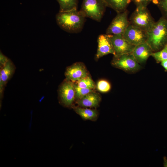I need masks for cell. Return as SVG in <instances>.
Returning <instances> with one entry per match:
<instances>
[{
    "label": "cell",
    "instance_id": "1",
    "mask_svg": "<svg viewBox=\"0 0 167 167\" xmlns=\"http://www.w3.org/2000/svg\"><path fill=\"white\" fill-rule=\"evenodd\" d=\"M86 17L77 10L59 11L56 15L57 23L60 28L70 33H78L82 30Z\"/></svg>",
    "mask_w": 167,
    "mask_h": 167
},
{
    "label": "cell",
    "instance_id": "2",
    "mask_svg": "<svg viewBox=\"0 0 167 167\" xmlns=\"http://www.w3.org/2000/svg\"><path fill=\"white\" fill-rule=\"evenodd\" d=\"M147 33L146 43L152 51L162 49L167 43V19L162 16Z\"/></svg>",
    "mask_w": 167,
    "mask_h": 167
},
{
    "label": "cell",
    "instance_id": "3",
    "mask_svg": "<svg viewBox=\"0 0 167 167\" xmlns=\"http://www.w3.org/2000/svg\"><path fill=\"white\" fill-rule=\"evenodd\" d=\"M107 7L105 0H83L80 11L86 18L100 22Z\"/></svg>",
    "mask_w": 167,
    "mask_h": 167
},
{
    "label": "cell",
    "instance_id": "4",
    "mask_svg": "<svg viewBox=\"0 0 167 167\" xmlns=\"http://www.w3.org/2000/svg\"><path fill=\"white\" fill-rule=\"evenodd\" d=\"M130 24L147 32L155 22L147 7L137 6L130 19Z\"/></svg>",
    "mask_w": 167,
    "mask_h": 167
},
{
    "label": "cell",
    "instance_id": "5",
    "mask_svg": "<svg viewBox=\"0 0 167 167\" xmlns=\"http://www.w3.org/2000/svg\"><path fill=\"white\" fill-rule=\"evenodd\" d=\"M132 53L114 56L111 61L114 67L128 72H134L140 68V66Z\"/></svg>",
    "mask_w": 167,
    "mask_h": 167
},
{
    "label": "cell",
    "instance_id": "6",
    "mask_svg": "<svg viewBox=\"0 0 167 167\" xmlns=\"http://www.w3.org/2000/svg\"><path fill=\"white\" fill-rule=\"evenodd\" d=\"M59 101L67 107L72 106L75 100V90L74 83L65 79L61 84L58 89Z\"/></svg>",
    "mask_w": 167,
    "mask_h": 167
},
{
    "label": "cell",
    "instance_id": "7",
    "mask_svg": "<svg viewBox=\"0 0 167 167\" xmlns=\"http://www.w3.org/2000/svg\"><path fill=\"white\" fill-rule=\"evenodd\" d=\"M117 13L107 28L106 34L122 35L130 24L128 19V11L127 10Z\"/></svg>",
    "mask_w": 167,
    "mask_h": 167
},
{
    "label": "cell",
    "instance_id": "8",
    "mask_svg": "<svg viewBox=\"0 0 167 167\" xmlns=\"http://www.w3.org/2000/svg\"><path fill=\"white\" fill-rule=\"evenodd\" d=\"M122 36L128 42L135 46L146 42L148 37L147 32L131 24Z\"/></svg>",
    "mask_w": 167,
    "mask_h": 167
},
{
    "label": "cell",
    "instance_id": "9",
    "mask_svg": "<svg viewBox=\"0 0 167 167\" xmlns=\"http://www.w3.org/2000/svg\"><path fill=\"white\" fill-rule=\"evenodd\" d=\"M115 55L132 53L135 46L128 42L121 34H109Z\"/></svg>",
    "mask_w": 167,
    "mask_h": 167
},
{
    "label": "cell",
    "instance_id": "10",
    "mask_svg": "<svg viewBox=\"0 0 167 167\" xmlns=\"http://www.w3.org/2000/svg\"><path fill=\"white\" fill-rule=\"evenodd\" d=\"M65 75L66 79L74 82L86 77L88 74L84 64L78 62L67 67Z\"/></svg>",
    "mask_w": 167,
    "mask_h": 167
},
{
    "label": "cell",
    "instance_id": "11",
    "mask_svg": "<svg viewBox=\"0 0 167 167\" xmlns=\"http://www.w3.org/2000/svg\"><path fill=\"white\" fill-rule=\"evenodd\" d=\"M98 48L96 58H100L109 54L115 55V51L109 34L100 35L98 38Z\"/></svg>",
    "mask_w": 167,
    "mask_h": 167
},
{
    "label": "cell",
    "instance_id": "12",
    "mask_svg": "<svg viewBox=\"0 0 167 167\" xmlns=\"http://www.w3.org/2000/svg\"><path fill=\"white\" fill-rule=\"evenodd\" d=\"M153 52L149 45L146 42L135 46L132 54L139 63H143L151 56Z\"/></svg>",
    "mask_w": 167,
    "mask_h": 167
},
{
    "label": "cell",
    "instance_id": "13",
    "mask_svg": "<svg viewBox=\"0 0 167 167\" xmlns=\"http://www.w3.org/2000/svg\"><path fill=\"white\" fill-rule=\"evenodd\" d=\"M101 99L100 95L94 91L87 94L76 103L81 107L96 108L99 106Z\"/></svg>",
    "mask_w": 167,
    "mask_h": 167
},
{
    "label": "cell",
    "instance_id": "14",
    "mask_svg": "<svg viewBox=\"0 0 167 167\" xmlns=\"http://www.w3.org/2000/svg\"><path fill=\"white\" fill-rule=\"evenodd\" d=\"M15 69V65L10 59L5 65L0 69V78L5 86L14 74Z\"/></svg>",
    "mask_w": 167,
    "mask_h": 167
},
{
    "label": "cell",
    "instance_id": "15",
    "mask_svg": "<svg viewBox=\"0 0 167 167\" xmlns=\"http://www.w3.org/2000/svg\"><path fill=\"white\" fill-rule=\"evenodd\" d=\"M72 107L74 111L83 120L95 121L98 118V113L96 109L84 108L79 106Z\"/></svg>",
    "mask_w": 167,
    "mask_h": 167
},
{
    "label": "cell",
    "instance_id": "16",
    "mask_svg": "<svg viewBox=\"0 0 167 167\" xmlns=\"http://www.w3.org/2000/svg\"><path fill=\"white\" fill-rule=\"evenodd\" d=\"M107 7L111 8L117 13L122 12L126 10L131 0H105Z\"/></svg>",
    "mask_w": 167,
    "mask_h": 167
},
{
    "label": "cell",
    "instance_id": "17",
    "mask_svg": "<svg viewBox=\"0 0 167 167\" xmlns=\"http://www.w3.org/2000/svg\"><path fill=\"white\" fill-rule=\"evenodd\" d=\"M60 7L59 11L77 9L78 0H57Z\"/></svg>",
    "mask_w": 167,
    "mask_h": 167
},
{
    "label": "cell",
    "instance_id": "18",
    "mask_svg": "<svg viewBox=\"0 0 167 167\" xmlns=\"http://www.w3.org/2000/svg\"><path fill=\"white\" fill-rule=\"evenodd\" d=\"M75 84L82 88L94 89L96 87L93 81L89 75L76 82Z\"/></svg>",
    "mask_w": 167,
    "mask_h": 167
},
{
    "label": "cell",
    "instance_id": "19",
    "mask_svg": "<svg viewBox=\"0 0 167 167\" xmlns=\"http://www.w3.org/2000/svg\"><path fill=\"white\" fill-rule=\"evenodd\" d=\"M75 90V100L77 101L88 93L94 91L93 89L82 88L74 83Z\"/></svg>",
    "mask_w": 167,
    "mask_h": 167
},
{
    "label": "cell",
    "instance_id": "20",
    "mask_svg": "<svg viewBox=\"0 0 167 167\" xmlns=\"http://www.w3.org/2000/svg\"><path fill=\"white\" fill-rule=\"evenodd\" d=\"M151 56L158 62L167 59V50L164 48L160 50L152 53Z\"/></svg>",
    "mask_w": 167,
    "mask_h": 167
},
{
    "label": "cell",
    "instance_id": "21",
    "mask_svg": "<svg viewBox=\"0 0 167 167\" xmlns=\"http://www.w3.org/2000/svg\"><path fill=\"white\" fill-rule=\"evenodd\" d=\"M152 2L157 5L162 16L167 19V0H154Z\"/></svg>",
    "mask_w": 167,
    "mask_h": 167
},
{
    "label": "cell",
    "instance_id": "22",
    "mask_svg": "<svg viewBox=\"0 0 167 167\" xmlns=\"http://www.w3.org/2000/svg\"><path fill=\"white\" fill-rule=\"evenodd\" d=\"M96 87L99 91L105 93L110 90L111 89V85L108 81L102 79L99 80L97 82Z\"/></svg>",
    "mask_w": 167,
    "mask_h": 167
},
{
    "label": "cell",
    "instance_id": "23",
    "mask_svg": "<svg viewBox=\"0 0 167 167\" xmlns=\"http://www.w3.org/2000/svg\"><path fill=\"white\" fill-rule=\"evenodd\" d=\"M136 6V7L143 6L147 7V6L154 0H131Z\"/></svg>",
    "mask_w": 167,
    "mask_h": 167
},
{
    "label": "cell",
    "instance_id": "24",
    "mask_svg": "<svg viewBox=\"0 0 167 167\" xmlns=\"http://www.w3.org/2000/svg\"><path fill=\"white\" fill-rule=\"evenodd\" d=\"M8 58L2 52H0V68L3 67L8 61Z\"/></svg>",
    "mask_w": 167,
    "mask_h": 167
},
{
    "label": "cell",
    "instance_id": "25",
    "mask_svg": "<svg viewBox=\"0 0 167 167\" xmlns=\"http://www.w3.org/2000/svg\"><path fill=\"white\" fill-rule=\"evenodd\" d=\"M5 86L4 84L1 79L0 78V101L3 96Z\"/></svg>",
    "mask_w": 167,
    "mask_h": 167
},
{
    "label": "cell",
    "instance_id": "26",
    "mask_svg": "<svg viewBox=\"0 0 167 167\" xmlns=\"http://www.w3.org/2000/svg\"><path fill=\"white\" fill-rule=\"evenodd\" d=\"M161 65L167 71V59L161 62Z\"/></svg>",
    "mask_w": 167,
    "mask_h": 167
},
{
    "label": "cell",
    "instance_id": "27",
    "mask_svg": "<svg viewBox=\"0 0 167 167\" xmlns=\"http://www.w3.org/2000/svg\"><path fill=\"white\" fill-rule=\"evenodd\" d=\"M163 165L165 167H167V159L166 157L164 156L163 157Z\"/></svg>",
    "mask_w": 167,
    "mask_h": 167
},
{
    "label": "cell",
    "instance_id": "28",
    "mask_svg": "<svg viewBox=\"0 0 167 167\" xmlns=\"http://www.w3.org/2000/svg\"><path fill=\"white\" fill-rule=\"evenodd\" d=\"M164 48H165L167 50V43L166 44Z\"/></svg>",
    "mask_w": 167,
    "mask_h": 167
}]
</instances>
